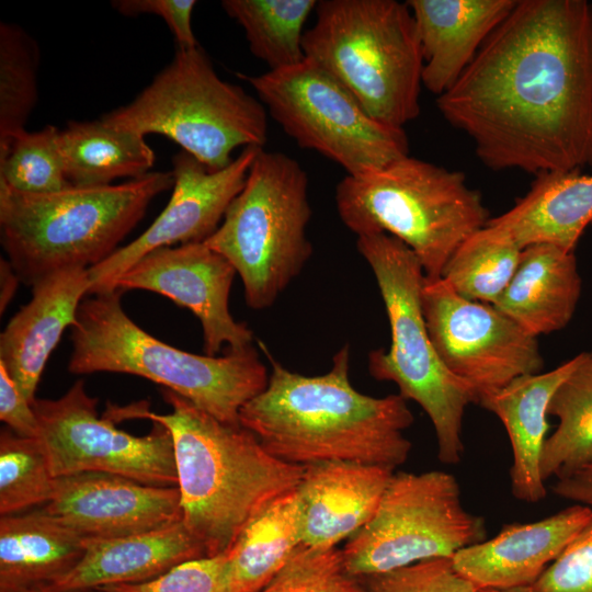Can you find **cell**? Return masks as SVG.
I'll use <instances>...</instances> for the list:
<instances>
[{"mask_svg": "<svg viewBox=\"0 0 592 592\" xmlns=\"http://www.w3.org/2000/svg\"><path fill=\"white\" fill-rule=\"evenodd\" d=\"M436 106L492 170L592 167V3L517 0Z\"/></svg>", "mask_w": 592, "mask_h": 592, "instance_id": "6da1fadb", "label": "cell"}, {"mask_svg": "<svg viewBox=\"0 0 592 592\" xmlns=\"http://www.w3.org/2000/svg\"><path fill=\"white\" fill-rule=\"evenodd\" d=\"M271 363L266 388L239 412L274 457L293 465L343 460L395 470L412 448L403 431L413 423L407 400L399 394L372 397L350 379V345L333 356L321 375L292 372L259 342Z\"/></svg>", "mask_w": 592, "mask_h": 592, "instance_id": "7a4b0ae2", "label": "cell"}, {"mask_svg": "<svg viewBox=\"0 0 592 592\" xmlns=\"http://www.w3.org/2000/svg\"><path fill=\"white\" fill-rule=\"evenodd\" d=\"M161 395L172 408L168 414L138 405L107 413L145 418L170 431L183 522L207 557L226 554L249 522L297 489L305 466L274 457L241 424L223 423L167 388Z\"/></svg>", "mask_w": 592, "mask_h": 592, "instance_id": "3957f363", "label": "cell"}, {"mask_svg": "<svg viewBox=\"0 0 592 592\" xmlns=\"http://www.w3.org/2000/svg\"><path fill=\"white\" fill-rule=\"evenodd\" d=\"M172 171H151L121 184L27 194L0 183V238L21 283L32 287L64 270L106 260L172 189Z\"/></svg>", "mask_w": 592, "mask_h": 592, "instance_id": "277c9868", "label": "cell"}, {"mask_svg": "<svg viewBox=\"0 0 592 592\" xmlns=\"http://www.w3.org/2000/svg\"><path fill=\"white\" fill-rule=\"evenodd\" d=\"M115 289L82 300L71 327L68 372L130 374L191 401L218 421L240 425V409L267 386L253 345L223 356L182 351L150 335L124 311Z\"/></svg>", "mask_w": 592, "mask_h": 592, "instance_id": "5b68a950", "label": "cell"}, {"mask_svg": "<svg viewBox=\"0 0 592 592\" xmlns=\"http://www.w3.org/2000/svg\"><path fill=\"white\" fill-rule=\"evenodd\" d=\"M305 31V58L397 128L420 114L423 54L412 12L396 0H321Z\"/></svg>", "mask_w": 592, "mask_h": 592, "instance_id": "8992f818", "label": "cell"}, {"mask_svg": "<svg viewBox=\"0 0 592 592\" xmlns=\"http://www.w3.org/2000/svg\"><path fill=\"white\" fill-rule=\"evenodd\" d=\"M335 206L357 237L386 232L402 241L429 280L440 278L459 244L489 220L465 173L410 156L346 174L337 185Z\"/></svg>", "mask_w": 592, "mask_h": 592, "instance_id": "52a82bcc", "label": "cell"}, {"mask_svg": "<svg viewBox=\"0 0 592 592\" xmlns=\"http://www.w3.org/2000/svg\"><path fill=\"white\" fill-rule=\"evenodd\" d=\"M356 247L374 273L391 334L387 351L369 352L368 372L395 383L400 396L423 409L434 428L439 459L455 465L464 452L465 410L478 398L445 367L430 339L421 303L423 267L408 246L386 232L358 236Z\"/></svg>", "mask_w": 592, "mask_h": 592, "instance_id": "ba28073f", "label": "cell"}, {"mask_svg": "<svg viewBox=\"0 0 592 592\" xmlns=\"http://www.w3.org/2000/svg\"><path fill=\"white\" fill-rule=\"evenodd\" d=\"M143 136L160 134L212 171L239 147L267 140V111L242 87L223 80L204 49L177 50L171 62L128 104L101 116Z\"/></svg>", "mask_w": 592, "mask_h": 592, "instance_id": "9c48e42d", "label": "cell"}, {"mask_svg": "<svg viewBox=\"0 0 592 592\" xmlns=\"http://www.w3.org/2000/svg\"><path fill=\"white\" fill-rule=\"evenodd\" d=\"M308 177L297 160L261 148L241 192L204 243L226 258L247 305L271 307L312 254Z\"/></svg>", "mask_w": 592, "mask_h": 592, "instance_id": "30bf717a", "label": "cell"}, {"mask_svg": "<svg viewBox=\"0 0 592 592\" xmlns=\"http://www.w3.org/2000/svg\"><path fill=\"white\" fill-rule=\"evenodd\" d=\"M267 114L296 144L315 150L354 175L409 156L403 128L367 114L353 94L314 61L250 76Z\"/></svg>", "mask_w": 592, "mask_h": 592, "instance_id": "8fae6325", "label": "cell"}, {"mask_svg": "<svg viewBox=\"0 0 592 592\" xmlns=\"http://www.w3.org/2000/svg\"><path fill=\"white\" fill-rule=\"evenodd\" d=\"M485 539L483 519L464 508L453 475L398 471L373 517L346 540L342 553L348 570L364 577L453 557Z\"/></svg>", "mask_w": 592, "mask_h": 592, "instance_id": "7c38bea8", "label": "cell"}, {"mask_svg": "<svg viewBox=\"0 0 592 592\" xmlns=\"http://www.w3.org/2000/svg\"><path fill=\"white\" fill-rule=\"evenodd\" d=\"M98 399L88 395L83 379L57 399L32 402L38 436L55 478L86 471L121 475L157 487H178L170 431L152 422L147 435L117 429L99 418Z\"/></svg>", "mask_w": 592, "mask_h": 592, "instance_id": "4fadbf2b", "label": "cell"}, {"mask_svg": "<svg viewBox=\"0 0 592 592\" xmlns=\"http://www.w3.org/2000/svg\"><path fill=\"white\" fill-rule=\"evenodd\" d=\"M421 303L439 357L478 399L544 367L537 337L496 306L460 296L442 277H425Z\"/></svg>", "mask_w": 592, "mask_h": 592, "instance_id": "5bb4252c", "label": "cell"}, {"mask_svg": "<svg viewBox=\"0 0 592 592\" xmlns=\"http://www.w3.org/2000/svg\"><path fill=\"white\" fill-rule=\"evenodd\" d=\"M261 147L249 146L230 164L212 171L181 150L172 157L171 197L155 221L134 241L88 269L89 295L112 292L115 281L147 253L164 247L204 242L220 225L243 189Z\"/></svg>", "mask_w": 592, "mask_h": 592, "instance_id": "9a60e30c", "label": "cell"}, {"mask_svg": "<svg viewBox=\"0 0 592 592\" xmlns=\"http://www.w3.org/2000/svg\"><path fill=\"white\" fill-rule=\"evenodd\" d=\"M237 272L204 242L156 249L130 266L113 289H144L190 309L203 329L204 352L217 356L224 345L238 351L252 345L253 333L234 319L229 294Z\"/></svg>", "mask_w": 592, "mask_h": 592, "instance_id": "2e32d148", "label": "cell"}, {"mask_svg": "<svg viewBox=\"0 0 592 592\" xmlns=\"http://www.w3.org/2000/svg\"><path fill=\"white\" fill-rule=\"evenodd\" d=\"M43 509L83 538L128 536L183 521L178 487L101 471L57 477Z\"/></svg>", "mask_w": 592, "mask_h": 592, "instance_id": "e0dca14e", "label": "cell"}, {"mask_svg": "<svg viewBox=\"0 0 592 592\" xmlns=\"http://www.w3.org/2000/svg\"><path fill=\"white\" fill-rule=\"evenodd\" d=\"M591 517L592 508L574 504L536 522L504 525L457 551L454 567L478 589L531 587Z\"/></svg>", "mask_w": 592, "mask_h": 592, "instance_id": "ac0fdd59", "label": "cell"}, {"mask_svg": "<svg viewBox=\"0 0 592 592\" xmlns=\"http://www.w3.org/2000/svg\"><path fill=\"white\" fill-rule=\"evenodd\" d=\"M395 470L356 462L329 460L305 466L297 492L301 543L337 547L375 514Z\"/></svg>", "mask_w": 592, "mask_h": 592, "instance_id": "d6986e66", "label": "cell"}, {"mask_svg": "<svg viewBox=\"0 0 592 592\" xmlns=\"http://www.w3.org/2000/svg\"><path fill=\"white\" fill-rule=\"evenodd\" d=\"M90 277L84 267L55 273L31 287L32 297L0 335V363L32 403L44 367L67 327L75 326Z\"/></svg>", "mask_w": 592, "mask_h": 592, "instance_id": "ffe728a7", "label": "cell"}, {"mask_svg": "<svg viewBox=\"0 0 592 592\" xmlns=\"http://www.w3.org/2000/svg\"><path fill=\"white\" fill-rule=\"evenodd\" d=\"M423 54L422 84L440 96L517 0H408Z\"/></svg>", "mask_w": 592, "mask_h": 592, "instance_id": "44dd1931", "label": "cell"}, {"mask_svg": "<svg viewBox=\"0 0 592 592\" xmlns=\"http://www.w3.org/2000/svg\"><path fill=\"white\" fill-rule=\"evenodd\" d=\"M204 557H207L205 548L183 521L128 536L84 538V551L78 563L47 587L84 591L139 583L179 563Z\"/></svg>", "mask_w": 592, "mask_h": 592, "instance_id": "7402d4cb", "label": "cell"}, {"mask_svg": "<svg viewBox=\"0 0 592 592\" xmlns=\"http://www.w3.org/2000/svg\"><path fill=\"white\" fill-rule=\"evenodd\" d=\"M583 352L546 373L519 377L478 403L496 414L512 448L511 490L521 501L535 503L546 497L540 463L549 428L547 410L558 386L571 374Z\"/></svg>", "mask_w": 592, "mask_h": 592, "instance_id": "603a6c76", "label": "cell"}, {"mask_svg": "<svg viewBox=\"0 0 592 592\" xmlns=\"http://www.w3.org/2000/svg\"><path fill=\"white\" fill-rule=\"evenodd\" d=\"M487 225L505 232L521 249L548 243L574 251L592 225V174L582 169L538 173L525 195Z\"/></svg>", "mask_w": 592, "mask_h": 592, "instance_id": "cb8c5ba5", "label": "cell"}, {"mask_svg": "<svg viewBox=\"0 0 592 592\" xmlns=\"http://www.w3.org/2000/svg\"><path fill=\"white\" fill-rule=\"evenodd\" d=\"M581 288L574 251L537 243L522 250L514 275L493 306L538 337L570 322Z\"/></svg>", "mask_w": 592, "mask_h": 592, "instance_id": "d4e9b609", "label": "cell"}, {"mask_svg": "<svg viewBox=\"0 0 592 592\" xmlns=\"http://www.w3.org/2000/svg\"><path fill=\"white\" fill-rule=\"evenodd\" d=\"M84 551V538L43 508L0 519V592L50 585Z\"/></svg>", "mask_w": 592, "mask_h": 592, "instance_id": "484cf974", "label": "cell"}, {"mask_svg": "<svg viewBox=\"0 0 592 592\" xmlns=\"http://www.w3.org/2000/svg\"><path fill=\"white\" fill-rule=\"evenodd\" d=\"M65 172L76 187L112 185L148 174L156 161L145 136L95 121H70L59 135Z\"/></svg>", "mask_w": 592, "mask_h": 592, "instance_id": "4316f807", "label": "cell"}, {"mask_svg": "<svg viewBox=\"0 0 592 592\" xmlns=\"http://www.w3.org/2000/svg\"><path fill=\"white\" fill-rule=\"evenodd\" d=\"M300 544L301 508L295 489L249 522L226 553L223 592H260Z\"/></svg>", "mask_w": 592, "mask_h": 592, "instance_id": "83f0119b", "label": "cell"}, {"mask_svg": "<svg viewBox=\"0 0 592 592\" xmlns=\"http://www.w3.org/2000/svg\"><path fill=\"white\" fill-rule=\"evenodd\" d=\"M547 413L558 419V425L544 445L540 470L545 481L592 463V352H583L555 390Z\"/></svg>", "mask_w": 592, "mask_h": 592, "instance_id": "f1b7e54d", "label": "cell"}, {"mask_svg": "<svg viewBox=\"0 0 592 592\" xmlns=\"http://www.w3.org/2000/svg\"><path fill=\"white\" fill-rule=\"evenodd\" d=\"M315 0H224L221 8L244 31L249 49L270 70L305 59L304 25Z\"/></svg>", "mask_w": 592, "mask_h": 592, "instance_id": "f546056e", "label": "cell"}, {"mask_svg": "<svg viewBox=\"0 0 592 592\" xmlns=\"http://www.w3.org/2000/svg\"><path fill=\"white\" fill-rule=\"evenodd\" d=\"M522 250L505 232L486 224L459 244L441 277L460 296L496 305L516 271Z\"/></svg>", "mask_w": 592, "mask_h": 592, "instance_id": "4dcf8cb0", "label": "cell"}, {"mask_svg": "<svg viewBox=\"0 0 592 592\" xmlns=\"http://www.w3.org/2000/svg\"><path fill=\"white\" fill-rule=\"evenodd\" d=\"M39 48L20 25L0 23V155L25 130L37 98Z\"/></svg>", "mask_w": 592, "mask_h": 592, "instance_id": "1f68e13d", "label": "cell"}, {"mask_svg": "<svg viewBox=\"0 0 592 592\" xmlns=\"http://www.w3.org/2000/svg\"><path fill=\"white\" fill-rule=\"evenodd\" d=\"M56 478L38 439L9 428L0 433V514L20 513L50 501Z\"/></svg>", "mask_w": 592, "mask_h": 592, "instance_id": "d6a6232c", "label": "cell"}, {"mask_svg": "<svg viewBox=\"0 0 592 592\" xmlns=\"http://www.w3.org/2000/svg\"><path fill=\"white\" fill-rule=\"evenodd\" d=\"M60 129L19 134L0 155V183L22 193L48 194L71 187L65 172Z\"/></svg>", "mask_w": 592, "mask_h": 592, "instance_id": "836d02e7", "label": "cell"}, {"mask_svg": "<svg viewBox=\"0 0 592 592\" xmlns=\"http://www.w3.org/2000/svg\"><path fill=\"white\" fill-rule=\"evenodd\" d=\"M260 592H366L338 547L298 545Z\"/></svg>", "mask_w": 592, "mask_h": 592, "instance_id": "e575fe53", "label": "cell"}, {"mask_svg": "<svg viewBox=\"0 0 592 592\" xmlns=\"http://www.w3.org/2000/svg\"><path fill=\"white\" fill-rule=\"evenodd\" d=\"M366 592H477L452 557L421 560L387 572L360 577Z\"/></svg>", "mask_w": 592, "mask_h": 592, "instance_id": "d590c367", "label": "cell"}, {"mask_svg": "<svg viewBox=\"0 0 592 592\" xmlns=\"http://www.w3.org/2000/svg\"><path fill=\"white\" fill-rule=\"evenodd\" d=\"M227 554L179 563L139 583L106 585L98 592H223Z\"/></svg>", "mask_w": 592, "mask_h": 592, "instance_id": "8d00e7d4", "label": "cell"}, {"mask_svg": "<svg viewBox=\"0 0 592 592\" xmlns=\"http://www.w3.org/2000/svg\"><path fill=\"white\" fill-rule=\"evenodd\" d=\"M531 588L534 592H592V517Z\"/></svg>", "mask_w": 592, "mask_h": 592, "instance_id": "74e56055", "label": "cell"}, {"mask_svg": "<svg viewBox=\"0 0 592 592\" xmlns=\"http://www.w3.org/2000/svg\"><path fill=\"white\" fill-rule=\"evenodd\" d=\"M194 0H115L112 7L122 15L155 14L163 19L179 49L198 46L192 29Z\"/></svg>", "mask_w": 592, "mask_h": 592, "instance_id": "f35d334b", "label": "cell"}, {"mask_svg": "<svg viewBox=\"0 0 592 592\" xmlns=\"http://www.w3.org/2000/svg\"><path fill=\"white\" fill-rule=\"evenodd\" d=\"M0 420L15 434L37 439L38 422L32 403L0 363Z\"/></svg>", "mask_w": 592, "mask_h": 592, "instance_id": "ab89813d", "label": "cell"}, {"mask_svg": "<svg viewBox=\"0 0 592 592\" xmlns=\"http://www.w3.org/2000/svg\"><path fill=\"white\" fill-rule=\"evenodd\" d=\"M553 491L560 498L592 508V463L557 478Z\"/></svg>", "mask_w": 592, "mask_h": 592, "instance_id": "60d3db41", "label": "cell"}, {"mask_svg": "<svg viewBox=\"0 0 592 592\" xmlns=\"http://www.w3.org/2000/svg\"><path fill=\"white\" fill-rule=\"evenodd\" d=\"M0 277H1V292H0V311L1 314L8 307L13 298L18 284L21 282L16 273L12 269L10 262L3 258L0 261Z\"/></svg>", "mask_w": 592, "mask_h": 592, "instance_id": "b9f144b4", "label": "cell"}, {"mask_svg": "<svg viewBox=\"0 0 592 592\" xmlns=\"http://www.w3.org/2000/svg\"><path fill=\"white\" fill-rule=\"evenodd\" d=\"M12 592H98V590L61 591V590L53 589V588L47 587V585H39V587H33V588L16 590V591H12Z\"/></svg>", "mask_w": 592, "mask_h": 592, "instance_id": "7bdbcfd3", "label": "cell"}, {"mask_svg": "<svg viewBox=\"0 0 592 592\" xmlns=\"http://www.w3.org/2000/svg\"><path fill=\"white\" fill-rule=\"evenodd\" d=\"M477 592H534L531 587L513 588V589H478Z\"/></svg>", "mask_w": 592, "mask_h": 592, "instance_id": "ee69618b", "label": "cell"}]
</instances>
